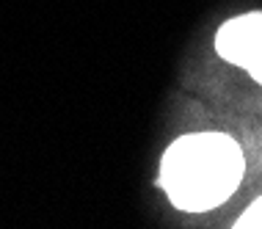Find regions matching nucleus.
I'll use <instances>...</instances> for the list:
<instances>
[{
	"instance_id": "nucleus-2",
	"label": "nucleus",
	"mask_w": 262,
	"mask_h": 229,
	"mask_svg": "<svg viewBox=\"0 0 262 229\" xmlns=\"http://www.w3.org/2000/svg\"><path fill=\"white\" fill-rule=\"evenodd\" d=\"M215 53L224 61L246 69L262 86V11H246L218 28Z\"/></svg>"
},
{
	"instance_id": "nucleus-1",
	"label": "nucleus",
	"mask_w": 262,
	"mask_h": 229,
	"mask_svg": "<svg viewBox=\"0 0 262 229\" xmlns=\"http://www.w3.org/2000/svg\"><path fill=\"white\" fill-rule=\"evenodd\" d=\"M246 174L243 147L218 130L177 135L160 157L158 185L177 210L207 213L240 188Z\"/></svg>"
},
{
	"instance_id": "nucleus-3",
	"label": "nucleus",
	"mask_w": 262,
	"mask_h": 229,
	"mask_svg": "<svg viewBox=\"0 0 262 229\" xmlns=\"http://www.w3.org/2000/svg\"><path fill=\"white\" fill-rule=\"evenodd\" d=\"M235 226L237 229H262V196H257L243 213H240Z\"/></svg>"
}]
</instances>
